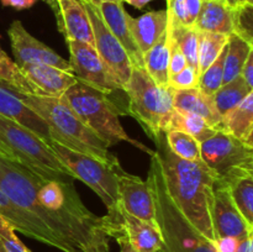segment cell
Masks as SVG:
<instances>
[{"mask_svg":"<svg viewBox=\"0 0 253 252\" xmlns=\"http://www.w3.org/2000/svg\"><path fill=\"white\" fill-rule=\"evenodd\" d=\"M0 216L9 222L15 231L21 232L30 239L42 242L47 246L54 247L62 252H78L69 246L63 239H61L53 230L49 229L42 220L15 204L1 189H0Z\"/></svg>","mask_w":253,"mask_h":252,"instance_id":"obj_13","label":"cell"},{"mask_svg":"<svg viewBox=\"0 0 253 252\" xmlns=\"http://www.w3.org/2000/svg\"><path fill=\"white\" fill-rule=\"evenodd\" d=\"M199 74L194 69L187 66L178 73L169 76L168 85L173 89H192L198 88Z\"/></svg>","mask_w":253,"mask_h":252,"instance_id":"obj_37","label":"cell"},{"mask_svg":"<svg viewBox=\"0 0 253 252\" xmlns=\"http://www.w3.org/2000/svg\"><path fill=\"white\" fill-rule=\"evenodd\" d=\"M42 1H44L46 2L47 5H48L49 7H51L52 10L54 9V7H56V4H57V0H42Z\"/></svg>","mask_w":253,"mask_h":252,"instance_id":"obj_49","label":"cell"},{"mask_svg":"<svg viewBox=\"0 0 253 252\" xmlns=\"http://www.w3.org/2000/svg\"><path fill=\"white\" fill-rule=\"evenodd\" d=\"M67 44L71 56L69 64L77 81L113 98L118 93H124V89L101 61L94 46L74 41H68Z\"/></svg>","mask_w":253,"mask_h":252,"instance_id":"obj_11","label":"cell"},{"mask_svg":"<svg viewBox=\"0 0 253 252\" xmlns=\"http://www.w3.org/2000/svg\"><path fill=\"white\" fill-rule=\"evenodd\" d=\"M202 1H203V2H204V1H209V0H202Z\"/></svg>","mask_w":253,"mask_h":252,"instance_id":"obj_53","label":"cell"},{"mask_svg":"<svg viewBox=\"0 0 253 252\" xmlns=\"http://www.w3.org/2000/svg\"><path fill=\"white\" fill-rule=\"evenodd\" d=\"M127 22L131 36L141 53L143 54L161 39V36L167 30V10L148 11L138 17H132L128 15Z\"/></svg>","mask_w":253,"mask_h":252,"instance_id":"obj_22","label":"cell"},{"mask_svg":"<svg viewBox=\"0 0 253 252\" xmlns=\"http://www.w3.org/2000/svg\"><path fill=\"white\" fill-rule=\"evenodd\" d=\"M7 36L17 67L22 64H48L73 73L69 62L32 36L20 20L11 22L7 29Z\"/></svg>","mask_w":253,"mask_h":252,"instance_id":"obj_14","label":"cell"},{"mask_svg":"<svg viewBox=\"0 0 253 252\" xmlns=\"http://www.w3.org/2000/svg\"><path fill=\"white\" fill-rule=\"evenodd\" d=\"M47 179L0 155V189L16 205L39 217L78 252L109 249V237L63 215L48 211L39 202V190Z\"/></svg>","mask_w":253,"mask_h":252,"instance_id":"obj_2","label":"cell"},{"mask_svg":"<svg viewBox=\"0 0 253 252\" xmlns=\"http://www.w3.org/2000/svg\"><path fill=\"white\" fill-rule=\"evenodd\" d=\"M187 66L188 64L187 61H185L184 54L182 53L178 44L175 43V41L169 35V67H168L169 76L178 73Z\"/></svg>","mask_w":253,"mask_h":252,"instance_id":"obj_39","label":"cell"},{"mask_svg":"<svg viewBox=\"0 0 253 252\" xmlns=\"http://www.w3.org/2000/svg\"><path fill=\"white\" fill-rule=\"evenodd\" d=\"M116 242L120 246V252H137L125 239H116Z\"/></svg>","mask_w":253,"mask_h":252,"instance_id":"obj_47","label":"cell"},{"mask_svg":"<svg viewBox=\"0 0 253 252\" xmlns=\"http://www.w3.org/2000/svg\"><path fill=\"white\" fill-rule=\"evenodd\" d=\"M156 145L168 193L188 221L209 241H214L211 211L215 185L219 182L215 173L203 162L177 157L168 147L165 133L151 137Z\"/></svg>","mask_w":253,"mask_h":252,"instance_id":"obj_1","label":"cell"},{"mask_svg":"<svg viewBox=\"0 0 253 252\" xmlns=\"http://www.w3.org/2000/svg\"><path fill=\"white\" fill-rule=\"evenodd\" d=\"M160 252H166V251H165V250H163V249H162V250H161V251H160Z\"/></svg>","mask_w":253,"mask_h":252,"instance_id":"obj_52","label":"cell"},{"mask_svg":"<svg viewBox=\"0 0 253 252\" xmlns=\"http://www.w3.org/2000/svg\"><path fill=\"white\" fill-rule=\"evenodd\" d=\"M39 0H0L2 6L16 10H26L34 6Z\"/></svg>","mask_w":253,"mask_h":252,"instance_id":"obj_43","label":"cell"},{"mask_svg":"<svg viewBox=\"0 0 253 252\" xmlns=\"http://www.w3.org/2000/svg\"><path fill=\"white\" fill-rule=\"evenodd\" d=\"M168 31L184 54L188 66L199 74V34L197 30L193 26L170 27L168 25Z\"/></svg>","mask_w":253,"mask_h":252,"instance_id":"obj_29","label":"cell"},{"mask_svg":"<svg viewBox=\"0 0 253 252\" xmlns=\"http://www.w3.org/2000/svg\"><path fill=\"white\" fill-rule=\"evenodd\" d=\"M52 11L66 42H85L93 46V30L82 0H57L56 7Z\"/></svg>","mask_w":253,"mask_h":252,"instance_id":"obj_17","label":"cell"},{"mask_svg":"<svg viewBox=\"0 0 253 252\" xmlns=\"http://www.w3.org/2000/svg\"><path fill=\"white\" fill-rule=\"evenodd\" d=\"M93 1H96V0H93Z\"/></svg>","mask_w":253,"mask_h":252,"instance_id":"obj_54","label":"cell"},{"mask_svg":"<svg viewBox=\"0 0 253 252\" xmlns=\"http://www.w3.org/2000/svg\"><path fill=\"white\" fill-rule=\"evenodd\" d=\"M0 155H2V156H4V157L9 158V160L14 161V158H12V156H11V153H10V151L7 150V148L5 147V146L2 145L1 142H0Z\"/></svg>","mask_w":253,"mask_h":252,"instance_id":"obj_48","label":"cell"},{"mask_svg":"<svg viewBox=\"0 0 253 252\" xmlns=\"http://www.w3.org/2000/svg\"><path fill=\"white\" fill-rule=\"evenodd\" d=\"M212 230L217 237H235L242 240L253 235V226L245 220L235 205L229 188L217 182L214 190L211 211Z\"/></svg>","mask_w":253,"mask_h":252,"instance_id":"obj_15","label":"cell"},{"mask_svg":"<svg viewBox=\"0 0 253 252\" xmlns=\"http://www.w3.org/2000/svg\"><path fill=\"white\" fill-rule=\"evenodd\" d=\"M173 108L183 113H190L204 119L215 130H221V115L217 111L211 95L199 88L174 89Z\"/></svg>","mask_w":253,"mask_h":252,"instance_id":"obj_21","label":"cell"},{"mask_svg":"<svg viewBox=\"0 0 253 252\" xmlns=\"http://www.w3.org/2000/svg\"><path fill=\"white\" fill-rule=\"evenodd\" d=\"M49 146L74 179L85 183L100 198L108 212H115L120 209L119 178L125 172L120 162H103L91 156L69 150L56 141H52Z\"/></svg>","mask_w":253,"mask_h":252,"instance_id":"obj_8","label":"cell"},{"mask_svg":"<svg viewBox=\"0 0 253 252\" xmlns=\"http://www.w3.org/2000/svg\"><path fill=\"white\" fill-rule=\"evenodd\" d=\"M193 27L199 32L230 36L235 30V9L230 7L225 0L204 1Z\"/></svg>","mask_w":253,"mask_h":252,"instance_id":"obj_23","label":"cell"},{"mask_svg":"<svg viewBox=\"0 0 253 252\" xmlns=\"http://www.w3.org/2000/svg\"><path fill=\"white\" fill-rule=\"evenodd\" d=\"M184 1L188 14V22H189V26H193L198 15H199L200 10H202L203 1L202 0H184Z\"/></svg>","mask_w":253,"mask_h":252,"instance_id":"obj_41","label":"cell"},{"mask_svg":"<svg viewBox=\"0 0 253 252\" xmlns=\"http://www.w3.org/2000/svg\"><path fill=\"white\" fill-rule=\"evenodd\" d=\"M95 252H109V249H101V250H98V251Z\"/></svg>","mask_w":253,"mask_h":252,"instance_id":"obj_50","label":"cell"},{"mask_svg":"<svg viewBox=\"0 0 253 252\" xmlns=\"http://www.w3.org/2000/svg\"><path fill=\"white\" fill-rule=\"evenodd\" d=\"M0 252H5V251H4V249H2L1 245H0Z\"/></svg>","mask_w":253,"mask_h":252,"instance_id":"obj_51","label":"cell"},{"mask_svg":"<svg viewBox=\"0 0 253 252\" xmlns=\"http://www.w3.org/2000/svg\"><path fill=\"white\" fill-rule=\"evenodd\" d=\"M61 98L78 118L109 146L118 145L119 142H128L150 156L155 153V150H151L137 140L131 138L121 126L119 116L127 115V106L125 103H121L113 96L95 90L78 81Z\"/></svg>","mask_w":253,"mask_h":252,"instance_id":"obj_5","label":"cell"},{"mask_svg":"<svg viewBox=\"0 0 253 252\" xmlns=\"http://www.w3.org/2000/svg\"><path fill=\"white\" fill-rule=\"evenodd\" d=\"M253 52V44L237 35L229 36L224 62V84L240 77L247 57Z\"/></svg>","mask_w":253,"mask_h":252,"instance_id":"obj_27","label":"cell"},{"mask_svg":"<svg viewBox=\"0 0 253 252\" xmlns=\"http://www.w3.org/2000/svg\"><path fill=\"white\" fill-rule=\"evenodd\" d=\"M240 240L235 237H217L212 241L215 252H236Z\"/></svg>","mask_w":253,"mask_h":252,"instance_id":"obj_40","label":"cell"},{"mask_svg":"<svg viewBox=\"0 0 253 252\" xmlns=\"http://www.w3.org/2000/svg\"><path fill=\"white\" fill-rule=\"evenodd\" d=\"M119 204L127 214L156 225L155 203L147 179L125 170L119 178Z\"/></svg>","mask_w":253,"mask_h":252,"instance_id":"obj_16","label":"cell"},{"mask_svg":"<svg viewBox=\"0 0 253 252\" xmlns=\"http://www.w3.org/2000/svg\"><path fill=\"white\" fill-rule=\"evenodd\" d=\"M101 219L106 236L125 239L137 252H160L163 249L162 237L156 225L137 219L121 208Z\"/></svg>","mask_w":253,"mask_h":252,"instance_id":"obj_12","label":"cell"},{"mask_svg":"<svg viewBox=\"0 0 253 252\" xmlns=\"http://www.w3.org/2000/svg\"><path fill=\"white\" fill-rule=\"evenodd\" d=\"M226 187L239 211L253 226V175L235 179Z\"/></svg>","mask_w":253,"mask_h":252,"instance_id":"obj_30","label":"cell"},{"mask_svg":"<svg viewBox=\"0 0 253 252\" xmlns=\"http://www.w3.org/2000/svg\"><path fill=\"white\" fill-rule=\"evenodd\" d=\"M252 91L253 89L245 83L241 77H237L234 81L222 84L219 90L212 95L214 104L221 118L231 109L239 105Z\"/></svg>","mask_w":253,"mask_h":252,"instance_id":"obj_28","label":"cell"},{"mask_svg":"<svg viewBox=\"0 0 253 252\" xmlns=\"http://www.w3.org/2000/svg\"><path fill=\"white\" fill-rule=\"evenodd\" d=\"M172 130L183 131V132L188 133L189 136L194 137L199 143L204 142L208 138L214 136V133L217 131L214 127H211L200 116L190 113H183V111H178L175 109L170 114L169 119H168L165 132Z\"/></svg>","mask_w":253,"mask_h":252,"instance_id":"obj_26","label":"cell"},{"mask_svg":"<svg viewBox=\"0 0 253 252\" xmlns=\"http://www.w3.org/2000/svg\"><path fill=\"white\" fill-rule=\"evenodd\" d=\"M124 91L127 100V115L142 126L148 137L165 132L168 119L174 110V89L156 83L143 67H132Z\"/></svg>","mask_w":253,"mask_h":252,"instance_id":"obj_7","label":"cell"},{"mask_svg":"<svg viewBox=\"0 0 253 252\" xmlns=\"http://www.w3.org/2000/svg\"><path fill=\"white\" fill-rule=\"evenodd\" d=\"M98 9L100 11L104 22L114 36L120 41L125 51L127 52L133 67H143L142 53L136 46L130 29H128V12L124 7L121 0H96Z\"/></svg>","mask_w":253,"mask_h":252,"instance_id":"obj_19","label":"cell"},{"mask_svg":"<svg viewBox=\"0 0 253 252\" xmlns=\"http://www.w3.org/2000/svg\"><path fill=\"white\" fill-rule=\"evenodd\" d=\"M167 1L168 25L170 27L189 26L184 0H166Z\"/></svg>","mask_w":253,"mask_h":252,"instance_id":"obj_38","label":"cell"},{"mask_svg":"<svg viewBox=\"0 0 253 252\" xmlns=\"http://www.w3.org/2000/svg\"><path fill=\"white\" fill-rule=\"evenodd\" d=\"M199 76L221 54L226 47L229 36L212 32H199Z\"/></svg>","mask_w":253,"mask_h":252,"instance_id":"obj_31","label":"cell"},{"mask_svg":"<svg viewBox=\"0 0 253 252\" xmlns=\"http://www.w3.org/2000/svg\"><path fill=\"white\" fill-rule=\"evenodd\" d=\"M0 82L19 93L35 94L34 88L22 76L17 64L2 51L1 47H0Z\"/></svg>","mask_w":253,"mask_h":252,"instance_id":"obj_32","label":"cell"},{"mask_svg":"<svg viewBox=\"0 0 253 252\" xmlns=\"http://www.w3.org/2000/svg\"><path fill=\"white\" fill-rule=\"evenodd\" d=\"M0 142L15 162L47 180L73 183L72 173L59 162L51 146L25 126L0 115Z\"/></svg>","mask_w":253,"mask_h":252,"instance_id":"obj_6","label":"cell"},{"mask_svg":"<svg viewBox=\"0 0 253 252\" xmlns=\"http://www.w3.org/2000/svg\"><path fill=\"white\" fill-rule=\"evenodd\" d=\"M240 77L244 79V82L250 88L253 89V52L250 53V56L247 57L246 62H245L244 67H242Z\"/></svg>","mask_w":253,"mask_h":252,"instance_id":"obj_42","label":"cell"},{"mask_svg":"<svg viewBox=\"0 0 253 252\" xmlns=\"http://www.w3.org/2000/svg\"><path fill=\"white\" fill-rule=\"evenodd\" d=\"M0 115L31 130L51 145L52 138L47 124L29 108L14 90L0 82Z\"/></svg>","mask_w":253,"mask_h":252,"instance_id":"obj_20","label":"cell"},{"mask_svg":"<svg viewBox=\"0 0 253 252\" xmlns=\"http://www.w3.org/2000/svg\"><path fill=\"white\" fill-rule=\"evenodd\" d=\"M200 158L224 185L253 175V147L225 131L200 143Z\"/></svg>","mask_w":253,"mask_h":252,"instance_id":"obj_9","label":"cell"},{"mask_svg":"<svg viewBox=\"0 0 253 252\" xmlns=\"http://www.w3.org/2000/svg\"><path fill=\"white\" fill-rule=\"evenodd\" d=\"M143 68L148 76L160 85H168L169 81V31L167 30L161 39L142 54Z\"/></svg>","mask_w":253,"mask_h":252,"instance_id":"obj_25","label":"cell"},{"mask_svg":"<svg viewBox=\"0 0 253 252\" xmlns=\"http://www.w3.org/2000/svg\"><path fill=\"white\" fill-rule=\"evenodd\" d=\"M82 2L90 20L94 48L98 52L101 61L111 72L119 85L124 89L132 72V62L120 41L114 36L113 32L105 25L98 9V5L93 0H82Z\"/></svg>","mask_w":253,"mask_h":252,"instance_id":"obj_10","label":"cell"},{"mask_svg":"<svg viewBox=\"0 0 253 252\" xmlns=\"http://www.w3.org/2000/svg\"><path fill=\"white\" fill-rule=\"evenodd\" d=\"M253 147V91L221 118V130Z\"/></svg>","mask_w":253,"mask_h":252,"instance_id":"obj_24","label":"cell"},{"mask_svg":"<svg viewBox=\"0 0 253 252\" xmlns=\"http://www.w3.org/2000/svg\"><path fill=\"white\" fill-rule=\"evenodd\" d=\"M225 1L232 9H237V7L245 6L247 4H253V0H225Z\"/></svg>","mask_w":253,"mask_h":252,"instance_id":"obj_46","label":"cell"},{"mask_svg":"<svg viewBox=\"0 0 253 252\" xmlns=\"http://www.w3.org/2000/svg\"><path fill=\"white\" fill-rule=\"evenodd\" d=\"M147 182L155 203L156 226L166 252H215L212 242L203 236L182 214L168 193L157 153L151 156Z\"/></svg>","mask_w":253,"mask_h":252,"instance_id":"obj_4","label":"cell"},{"mask_svg":"<svg viewBox=\"0 0 253 252\" xmlns=\"http://www.w3.org/2000/svg\"><path fill=\"white\" fill-rule=\"evenodd\" d=\"M0 245L5 252H32L22 244L9 222L0 216Z\"/></svg>","mask_w":253,"mask_h":252,"instance_id":"obj_36","label":"cell"},{"mask_svg":"<svg viewBox=\"0 0 253 252\" xmlns=\"http://www.w3.org/2000/svg\"><path fill=\"white\" fill-rule=\"evenodd\" d=\"M123 2H127L131 6L136 7V9H143L147 4H150L153 0H121Z\"/></svg>","mask_w":253,"mask_h":252,"instance_id":"obj_45","label":"cell"},{"mask_svg":"<svg viewBox=\"0 0 253 252\" xmlns=\"http://www.w3.org/2000/svg\"><path fill=\"white\" fill-rule=\"evenodd\" d=\"M15 94L47 124L52 141L103 162H119L116 155L109 151L110 146L91 131L62 98L19 91Z\"/></svg>","mask_w":253,"mask_h":252,"instance_id":"obj_3","label":"cell"},{"mask_svg":"<svg viewBox=\"0 0 253 252\" xmlns=\"http://www.w3.org/2000/svg\"><path fill=\"white\" fill-rule=\"evenodd\" d=\"M252 235L247 236L245 239L240 240L239 245H237L236 252H252Z\"/></svg>","mask_w":253,"mask_h":252,"instance_id":"obj_44","label":"cell"},{"mask_svg":"<svg viewBox=\"0 0 253 252\" xmlns=\"http://www.w3.org/2000/svg\"><path fill=\"white\" fill-rule=\"evenodd\" d=\"M253 4L235 9V30L234 34L246 40L253 44Z\"/></svg>","mask_w":253,"mask_h":252,"instance_id":"obj_35","label":"cell"},{"mask_svg":"<svg viewBox=\"0 0 253 252\" xmlns=\"http://www.w3.org/2000/svg\"><path fill=\"white\" fill-rule=\"evenodd\" d=\"M19 68L37 95L61 98L77 82L72 72L48 64H22Z\"/></svg>","mask_w":253,"mask_h":252,"instance_id":"obj_18","label":"cell"},{"mask_svg":"<svg viewBox=\"0 0 253 252\" xmlns=\"http://www.w3.org/2000/svg\"><path fill=\"white\" fill-rule=\"evenodd\" d=\"M166 142L169 150L177 157L187 161H199L200 158V143L194 137L189 136L183 131H167L165 132Z\"/></svg>","mask_w":253,"mask_h":252,"instance_id":"obj_33","label":"cell"},{"mask_svg":"<svg viewBox=\"0 0 253 252\" xmlns=\"http://www.w3.org/2000/svg\"><path fill=\"white\" fill-rule=\"evenodd\" d=\"M227 46V44H226ZM225 54H226V47L221 52L216 61L212 62L204 72L199 76V82H198V88L203 93L208 95H214L220 86L224 84V62Z\"/></svg>","mask_w":253,"mask_h":252,"instance_id":"obj_34","label":"cell"}]
</instances>
